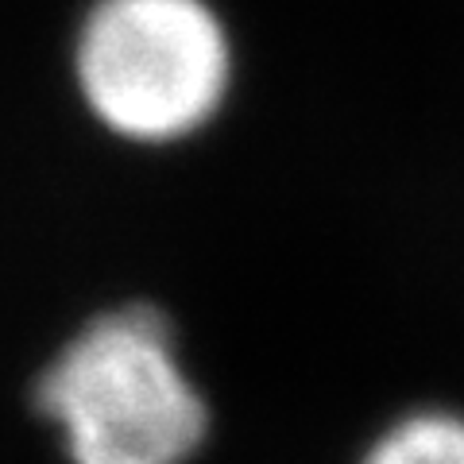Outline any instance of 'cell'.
I'll list each match as a JSON object with an SVG mask.
<instances>
[{
  "mask_svg": "<svg viewBox=\"0 0 464 464\" xmlns=\"http://www.w3.org/2000/svg\"><path fill=\"white\" fill-rule=\"evenodd\" d=\"M74 66L101 124L136 143H170L221 109L232 54L206 0H97Z\"/></svg>",
  "mask_w": 464,
  "mask_h": 464,
  "instance_id": "2",
  "label": "cell"
},
{
  "mask_svg": "<svg viewBox=\"0 0 464 464\" xmlns=\"http://www.w3.org/2000/svg\"><path fill=\"white\" fill-rule=\"evenodd\" d=\"M360 464H464V414L414 411L387 426Z\"/></svg>",
  "mask_w": 464,
  "mask_h": 464,
  "instance_id": "3",
  "label": "cell"
},
{
  "mask_svg": "<svg viewBox=\"0 0 464 464\" xmlns=\"http://www.w3.org/2000/svg\"><path fill=\"white\" fill-rule=\"evenodd\" d=\"M35 406L70 464H186L209 433L206 399L151 306L109 310L74 333L43 368Z\"/></svg>",
  "mask_w": 464,
  "mask_h": 464,
  "instance_id": "1",
  "label": "cell"
}]
</instances>
